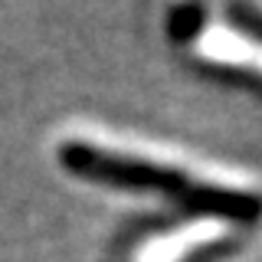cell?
I'll use <instances>...</instances> for the list:
<instances>
[{
    "label": "cell",
    "instance_id": "obj_2",
    "mask_svg": "<svg viewBox=\"0 0 262 262\" xmlns=\"http://www.w3.org/2000/svg\"><path fill=\"white\" fill-rule=\"evenodd\" d=\"M200 53L210 56L213 62H223L236 72H246V76L262 82V49L246 43V39L233 36L226 30H210L207 36L200 39Z\"/></svg>",
    "mask_w": 262,
    "mask_h": 262
},
{
    "label": "cell",
    "instance_id": "obj_3",
    "mask_svg": "<svg viewBox=\"0 0 262 262\" xmlns=\"http://www.w3.org/2000/svg\"><path fill=\"white\" fill-rule=\"evenodd\" d=\"M213 236H216L213 226H193V229H184V233H170V236H164V239L147 243L141 249V259L138 262H177L180 256L193 252L196 246L210 243Z\"/></svg>",
    "mask_w": 262,
    "mask_h": 262
},
{
    "label": "cell",
    "instance_id": "obj_1",
    "mask_svg": "<svg viewBox=\"0 0 262 262\" xmlns=\"http://www.w3.org/2000/svg\"><path fill=\"white\" fill-rule=\"evenodd\" d=\"M62 164L79 177L102 180L115 187H131V190H154L180 207L203 213V216H220V220H236V223H252L262 216V196L249 190H233L220 187L213 180H203L190 170L170 167V164H154L141 154H125L112 147H98L89 141H69L59 151Z\"/></svg>",
    "mask_w": 262,
    "mask_h": 262
}]
</instances>
